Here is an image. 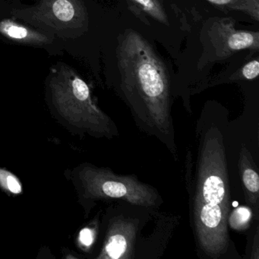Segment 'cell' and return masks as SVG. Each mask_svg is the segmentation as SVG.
<instances>
[{
    "label": "cell",
    "mask_w": 259,
    "mask_h": 259,
    "mask_svg": "<svg viewBox=\"0 0 259 259\" xmlns=\"http://www.w3.org/2000/svg\"><path fill=\"white\" fill-rule=\"evenodd\" d=\"M0 185L12 193L22 192V185L17 177L5 169H0Z\"/></svg>",
    "instance_id": "obj_13"
},
{
    "label": "cell",
    "mask_w": 259,
    "mask_h": 259,
    "mask_svg": "<svg viewBox=\"0 0 259 259\" xmlns=\"http://www.w3.org/2000/svg\"><path fill=\"white\" fill-rule=\"evenodd\" d=\"M251 258L257 259L258 256V230H256L255 236H254V245L252 247V251L250 256Z\"/></svg>",
    "instance_id": "obj_16"
},
{
    "label": "cell",
    "mask_w": 259,
    "mask_h": 259,
    "mask_svg": "<svg viewBox=\"0 0 259 259\" xmlns=\"http://www.w3.org/2000/svg\"><path fill=\"white\" fill-rule=\"evenodd\" d=\"M212 5L222 10L241 12L251 17L253 20H259V3L256 0H207Z\"/></svg>",
    "instance_id": "obj_11"
},
{
    "label": "cell",
    "mask_w": 259,
    "mask_h": 259,
    "mask_svg": "<svg viewBox=\"0 0 259 259\" xmlns=\"http://www.w3.org/2000/svg\"><path fill=\"white\" fill-rule=\"evenodd\" d=\"M258 74L259 61L258 59L256 58L244 65L242 69L236 74V78L252 81L257 78Z\"/></svg>",
    "instance_id": "obj_14"
},
{
    "label": "cell",
    "mask_w": 259,
    "mask_h": 259,
    "mask_svg": "<svg viewBox=\"0 0 259 259\" xmlns=\"http://www.w3.org/2000/svg\"><path fill=\"white\" fill-rule=\"evenodd\" d=\"M80 241L84 246H90L94 242L95 235L93 230L89 228H84L80 232Z\"/></svg>",
    "instance_id": "obj_15"
},
{
    "label": "cell",
    "mask_w": 259,
    "mask_h": 259,
    "mask_svg": "<svg viewBox=\"0 0 259 259\" xmlns=\"http://www.w3.org/2000/svg\"><path fill=\"white\" fill-rule=\"evenodd\" d=\"M252 217V210L248 206L236 207L231 213H229L228 226L233 230L238 231L246 230Z\"/></svg>",
    "instance_id": "obj_12"
},
{
    "label": "cell",
    "mask_w": 259,
    "mask_h": 259,
    "mask_svg": "<svg viewBox=\"0 0 259 259\" xmlns=\"http://www.w3.org/2000/svg\"><path fill=\"white\" fill-rule=\"evenodd\" d=\"M0 34L17 43L43 45L50 42V39L45 34L10 19L0 22Z\"/></svg>",
    "instance_id": "obj_9"
},
{
    "label": "cell",
    "mask_w": 259,
    "mask_h": 259,
    "mask_svg": "<svg viewBox=\"0 0 259 259\" xmlns=\"http://www.w3.org/2000/svg\"><path fill=\"white\" fill-rule=\"evenodd\" d=\"M50 87L59 111L72 123L98 137L119 136L115 122L97 107L89 85L70 67L62 66L51 78Z\"/></svg>",
    "instance_id": "obj_3"
},
{
    "label": "cell",
    "mask_w": 259,
    "mask_h": 259,
    "mask_svg": "<svg viewBox=\"0 0 259 259\" xmlns=\"http://www.w3.org/2000/svg\"><path fill=\"white\" fill-rule=\"evenodd\" d=\"M190 218L198 252L219 259L229 252L230 189L224 138L209 128L200 142L195 180L187 179Z\"/></svg>",
    "instance_id": "obj_2"
},
{
    "label": "cell",
    "mask_w": 259,
    "mask_h": 259,
    "mask_svg": "<svg viewBox=\"0 0 259 259\" xmlns=\"http://www.w3.org/2000/svg\"><path fill=\"white\" fill-rule=\"evenodd\" d=\"M118 40L119 95L136 125L177 155L170 78L166 65L152 45L137 31L126 30Z\"/></svg>",
    "instance_id": "obj_1"
},
{
    "label": "cell",
    "mask_w": 259,
    "mask_h": 259,
    "mask_svg": "<svg viewBox=\"0 0 259 259\" xmlns=\"http://www.w3.org/2000/svg\"><path fill=\"white\" fill-rule=\"evenodd\" d=\"M82 182L84 195L94 201H118L154 209L163 203L155 188L133 174L122 175L109 168L88 166L83 170Z\"/></svg>",
    "instance_id": "obj_4"
},
{
    "label": "cell",
    "mask_w": 259,
    "mask_h": 259,
    "mask_svg": "<svg viewBox=\"0 0 259 259\" xmlns=\"http://www.w3.org/2000/svg\"><path fill=\"white\" fill-rule=\"evenodd\" d=\"M31 21L44 24L57 31L79 29L88 25V15L81 0H41L25 10Z\"/></svg>",
    "instance_id": "obj_5"
},
{
    "label": "cell",
    "mask_w": 259,
    "mask_h": 259,
    "mask_svg": "<svg viewBox=\"0 0 259 259\" xmlns=\"http://www.w3.org/2000/svg\"><path fill=\"white\" fill-rule=\"evenodd\" d=\"M134 13L145 15L151 19L169 25V19L165 10L163 0H126Z\"/></svg>",
    "instance_id": "obj_10"
},
{
    "label": "cell",
    "mask_w": 259,
    "mask_h": 259,
    "mask_svg": "<svg viewBox=\"0 0 259 259\" xmlns=\"http://www.w3.org/2000/svg\"><path fill=\"white\" fill-rule=\"evenodd\" d=\"M140 227L139 217L116 213L109 223L102 250L98 258H135Z\"/></svg>",
    "instance_id": "obj_6"
},
{
    "label": "cell",
    "mask_w": 259,
    "mask_h": 259,
    "mask_svg": "<svg viewBox=\"0 0 259 259\" xmlns=\"http://www.w3.org/2000/svg\"><path fill=\"white\" fill-rule=\"evenodd\" d=\"M210 36L215 54L221 59L244 50L258 51L259 33L235 29L227 19H220L212 24Z\"/></svg>",
    "instance_id": "obj_7"
},
{
    "label": "cell",
    "mask_w": 259,
    "mask_h": 259,
    "mask_svg": "<svg viewBox=\"0 0 259 259\" xmlns=\"http://www.w3.org/2000/svg\"><path fill=\"white\" fill-rule=\"evenodd\" d=\"M238 168L245 201L252 210L253 216L257 220L259 210V176L252 157L245 146L242 147L239 154Z\"/></svg>",
    "instance_id": "obj_8"
}]
</instances>
